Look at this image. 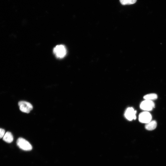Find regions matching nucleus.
I'll list each match as a JSON object with an SVG mask.
<instances>
[{"label": "nucleus", "instance_id": "nucleus-7", "mask_svg": "<svg viewBox=\"0 0 166 166\" xmlns=\"http://www.w3.org/2000/svg\"><path fill=\"white\" fill-rule=\"evenodd\" d=\"M157 126V122L156 121H151L149 122L146 124L145 128L146 129L151 131L156 128Z\"/></svg>", "mask_w": 166, "mask_h": 166}, {"label": "nucleus", "instance_id": "nucleus-9", "mask_svg": "<svg viewBox=\"0 0 166 166\" xmlns=\"http://www.w3.org/2000/svg\"><path fill=\"white\" fill-rule=\"evenodd\" d=\"M157 98V94L154 93L148 94L144 97V98L145 100L150 101L156 99Z\"/></svg>", "mask_w": 166, "mask_h": 166}, {"label": "nucleus", "instance_id": "nucleus-5", "mask_svg": "<svg viewBox=\"0 0 166 166\" xmlns=\"http://www.w3.org/2000/svg\"><path fill=\"white\" fill-rule=\"evenodd\" d=\"M152 119V116L148 111L143 112L140 113L139 116V120L142 123H148L151 121Z\"/></svg>", "mask_w": 166, "mask_h": 166}, {"label": "nucleus", "instance_id": "nucleus-6", "mask_svg": "<svg viewBox=\"0 0 166 166\" xmlns=\"http://www.w3.org/2000/svg\"><path fill=\"white\" fill-rule=\"evenodd\" d=\"M136 111L132 107L128 108L124 113L125 117L128 120L131 121L136 119Z\"/></svg>", "mask_w": 166, "mask_h": 166}, {"label": "nucleus", "instance_id": "nucleus-11", "mask_svg": "<svg viewBox=\"0 0 166 166\" xmlns=\"http://www.w3.org/2000/svg\"><path fill=\"white\" fill-rule=\"evenodd\" d=\"M5 133V130L3 129L0 128V138L3 137Z\"/></svg>", "mask_w": 166, "mask_h": 166}, {"label": "nucleus", "instance_id": "nucleus-3", "mask_svg": "<svg viewBox=\"0 0 166 166\" xmlns=\"http://www.w3.org/2000/svg\"><path fill=\"white\" fill-rule=\"evenodd\" d=\"M18 105L20 110L23 112L29 113L33 109L32 105L29 102L24 101L19 102Z\"/></svg>", "mask_w": 166, "mask_h": 166}, {"label": "nucleus", "instance_id": "nucleus-2", "mask_svg": "<svg viewBox=\"0 0 166 166\" xmlns=\"http://www.w3.org/2000/svg\"><path fill=\"white\" fill-rule=\"evenodd\" d=\"M17 144L21 149L26 151L32 150V147L31 144L25 139L20 137L17 141Z\"/></svg>", "mask_w": 166, "mask_h": 166}, {"label": "nucleus", "instance_id": "nucleus-4", "mask_svg": "<svg viewBox=\"0 0 166 166\" xmlns=\"http://www.w3.org/2000/svg\"><path fill=\"white\" fill-rule=\"evenodd\" d=\"M155 107V104L152 101L146 100L142 101L140 104V109L145 111L152 110Z\"/></svg>", "mask_w": 166, "mask_h": 166}, {"label": "nucleus", "instance_id": "nucleus-8", "mask_svg": "<svg viewBox=\"0 0 166 166\" xmlns=\"http://www.w3.org/2000/svg\"><path fill=\"white\" fill-rule=\"evenodd\" d=\"M2 138L3 140L7 143H10L13 140V135L10 132L8 131L5 133Z\"/></svg>", "mask_w": 166, "mask_h": 166}, {"label": "nucleus", "instance_id": "nucleus-10", "mask_svg": "<svg viewBox=\"0 0 166 166\" xmlns=\"http://www.w3.org/2000/svg\"><path fill=\"white\" fill-rule=\"evenodd\" d=\"M121 3L123 5H131L135 3L137 0H119Z\"/></svg>", "mask_w": 166, "mask_h": 166}, {"label": "nucleus", "instance_id": "nucleus-1", "mask_svg": "<svg viewBox=\"0 0 166 166\" xmlns=\"http://www.w3.org/2000/svg\"><path fill=\"white\" fill-rule=\"evenodd\" d=\"M53 52L56 57L61 58L65 57L67 50L65 46L62 45H56L53 49Z\"/></svg>", "mask_w": 166, "mask_h": 166}]
</instances>
